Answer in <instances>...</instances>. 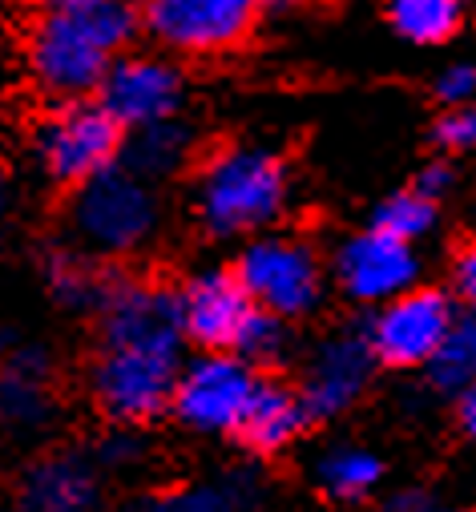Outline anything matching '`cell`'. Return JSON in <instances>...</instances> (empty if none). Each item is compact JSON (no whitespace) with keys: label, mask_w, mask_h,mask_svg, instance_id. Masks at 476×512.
Returning a JSON list of instances; mask_svg holds the SVG:
<instances>
[{"label":"cell","mask_w":476,"mask_h":512,"mask_svg":"<svg viewBox=\"0 0 476 512\" xmlns=\"http://www.w3.org/2000/svg\"><path fill=\"white\" fill-rule=\"evenodd\" d=\"M287 206V166L267 146H230L202 166L194 214L218 238L259 234Z\"/></svg>","instance_id":"3"},{"label":"cell","mask_w":476,"mask_h":512,"mask_svg":"<svg viewBox=\"0 0 476 512\" xmlns=\"http://www.w3.org/2000/svg\"><path fill=\"white\" fill-rule=\"evenodd\" d=\"M0 210H5V174H0Z\"/></svg>","instance_id":"32"},{"label":"cell","mask_w":476,"mask_h":512,"mask_svg":"<svg viewBox=\"0 0 476 512\" xmlns=\"http://www.w3.org/2000/svg\"><path fill=\"white\" fill-rule=\"evenodd\" d=\"M234 275L247 287L255 307H263L279 319L307 315L323 295V271H319L315 250L299 238H287V234L255 238L243 254H238Z\"/></svg>","instance_id":"6"},{"label":"cell","mask_w":476,"mask_h":512,"mask_svg":"<svg viewBox=\"0 0 476 512\" xmlns=\"http://www.w3.org/2000/svg\"><path fill=\"white\" fill-rule=\"evenodd\" d=\"M238 504L243 500H238L234 488H182V492L154 496L138 512H238Z\"/></svg>","instance_id":"24"},{"label":"cell","mask_w":476,"mask_h":512,"mask_svg":"<svg viewBox=\"0 0 476 512\" xmlns=\"http://www.w3.org/2000/svg\"><path fill=\"white\" fill-rule=\"evenodd\" d=\"M307 404L299 392L283 388L275 379H255V392L247 400V412L238 420V436H243L255 452H283L303 428H307Z\"/></svg>","instance_id":"14"},{"label":"cell","mask_w":476,"mask_h":512,"mask_svg":"<svg viewBox=\"0 0 476 512\" xmlns=\"http://www.w3.org/2000/svg\"><path fill=\"white\" fill-rule=\"evenodd\" d=\"M49 283H53V291L65 299V303H73V307H101V299H105V283L97 279V271H89L81 259H69V254H57V259L49 263Z\"/></svg>","instance_id":"23"},{"label":"cell","mask_w":476,"mask_h":512,"mask_svg":"<svg viewBox=\"0 0 476 512\" xmlns=\"http://www.w3.org/2000/svg\"><path fill=\"white\" fill-rule=\"evenodd\" d=\"M234 355L247 359L251 367L255 363H279L287 355V323L263 307H255V315L247 319L243 335H238L234 343Z\"/></svg>","instance_id":"22"},{"label":"cell","mask_w":476,"mask_h":512,"mask_svg":"<svg viewBox=\"0 0 476 512\" xmlns=\"http://www.w3.org/2000/svg\"><path fill=\"white\" fill-rule=\"evenodd\" d=\"M456 311L444 291H400L396 299L384 303V311L372 323V351L388 367H424L436 347L444 343Z\"/></svg>","instance_id":"10"},{"label":"cell","mask_w":476,"mask_h":512,"mask_svg":"<svg viewBox=\"0 0 476 512\" xmlns=\"http://www.w3.org/2000/svg\"><path fill=\"white\" fill-rule=\"evenodd\" d=\"M372 226L384 230V234H392V238H400V242H412V246H416V242H420L424 234H432V226H436V202L424 198L420 190L392 194L388 202H380Z\"/></svg>","instance_id":"21"},{"label":"cell","mask_w":476,"mask_h":512,"mask_svg":"<svg viewBox=\"0 0 476 512\" xmlns=\"http://www.w3.org/2000/svg\"><path fill=\"white\" fill-rule=\"evenodd\" d=\"M376 351L368 335H335L319 347V355L307 367L303 379V404L311 420H327L347 412L355 400L364 396L368 379H372Z\"/></svg>","instance_id":"13"},{"label":"cell","mask_w":476,"mask_h":512,"mask_svg":"<svg viewBox=\"0 0 476 512\" xmlns=\"http://www.w3.org/2000/svg\"><path fill=\"white\" fill-rule=\"evenodd\" d=\"M436 97L452 109V105H464L476 97V65H448L440 77H436Z\"/></svg>","instance_id":"26"},{"label":"cell","mask_w":476,"mask_h":512,"mask_svg":"<svg viewBox=\"0 0 476 512\" xmlns=\"http://www.w3.org/2000/svg\"><path fill=\"white\" fill-rule=\"evenodd\" d=\"M142 13L130 0H89V5H45L29 33V73L57 101L97 93L105 69L138 37Z\"/></svg>","instance_id":"2"},{"label":"cell","mask_w":476,"mask_h":512,"mask_svg":"<svg viewBox=\"0 0 476 512\" xmlns=\"http://www.w3.org/2000/svg\"><path fill=\"white\" fill-rule=\"evenodd\" d=\"M255 371L238 355H202L174 379V416L194 432H234L255 392Z\"/></svg>","instance_id":"7"},{"label":"cell","mask_w":476,"mask_h":512,"mask_svg":"<svg viewBox=\"0 0 476 512\" xmlns=\"http://www.w3.org/2000/svg\"><path fill=\"white\" fill-rule=\"evenodd\" d=\"M134 138L122 146V158H126V170L142 174V178H166L174 170H182V162L190 158L194 150V134L190 125L178 121V117H162V121H150L142 130H130Z\"/></svg>","instance_id":"16"},{"label":"cell","mask_w":476,"mask_h":512,"mask_svg":"<svg viewBox=\"0 0 476 512\" xmlns=\"http://www.w3.org/2000/svg\"><path fill=\"white\" fill-rule=\"evenodd\" d=\"M436 142H440L444 150H456V154L476 150V97L464 101V105H452V109L440 117Z\"/></svg>","instance_id":"25"},{"label":"cell","mask_w":476,"mask_h":512,"mask_svg":"<svg viewBox=\"0 0 476 512\" xmlns=\"http://www.w3.org/2000/svg\"><path fill=\"white\" fill-rule=\"evenodd\" d=\"M456 291L476 307V238L456 254Z\"/></svg>","instance_id":"27"},{"label":"cell","mask_w":476,"mask_h":512,"mask_svg":"<svg viewBox=\"0 0 476 512\" xmlns=\"http://www.w3.org/2000/svg\"><path fill=\"white\" fill-rule=\"evenodd\" d=\"M400 512H452V508H440V504H428L424 496H400L396 500Z\"/></svg>","instance_id":"30"},{"label":"cell","mask_w":476,"mask_h":512,"mask_svg":"<svg viewBox=\"0 0 476 512\" xmlns=\"http://www.w3.org/2000/svg\"><path fill=\"white\" fill-rule=\"evenodd\" d=\"M29 512H89L93 504V472L77 456L41 460L21 488Z\"/></svg>","instance_id":"15"},{"label":"cell","mask_w":476,"mask_h":512,"mask_svg":"<svg viewBox=\"0 0 476 512\" xmlns=\"http://www.w3.org/2000/svg\"><path fill=\"white\" fill-rule=\"evenodd\" d=\"M380 472H384V464L368 448H351V444L323 452V460L315 468L319 488L331 500H364L380 484Z\"/></svg>","instance_id":"19"},{"label":"cell","mask_w":476,"mask_h":512,"mask_svg":"<svg viewBox=\"0 0 476 512\" xmlns=\"http://www.w3.org/2000/svg\"><path fill=\"white\" fill-rule=\"evenodd\" d=\"M158 194L150 178L109 166L77 186L73 194V230L85 250L117 259V254L142 250L158 230Z\"/></svg>","instance_id":"4"},{"label":"cell","mask_w":476,"mask_h":512,"mask_svg":"<svg viewBox=\"0 0 476 512\" xmlns=\"http://www.w3.org/2000/svg\"><path fill=\"white\" fill-rule=\"evenodd\" d=\"M182 93H186L182 73L170 61L130 53V57H117L105 69V77L97 85V105L122 125V130H142L150 121L178 117Z\"/></svg>","instance_id":"9"},{"label":"cell","mask_w":476,"mask_h":512,"mask_svg":"<svg viewBox=\"0 0 476 512\" xmlns=\"http://www.w3.org/2000/svg\"><path fill=\"white\" fill-rule=\"evenodd\" d=\"M460 428L468 440H476V383H468L460 392Z\"/></svg>","instance_id":"29"},{"label":"cell","mask_w":476,"mask_h":512,"mask_svg":"<svg viewBox=\"0 0 476 512\" xmlns=\"http://www.w3.org/2000/svg\"><path fill=\"white\" fill-rule=\"evenodd\" d=\"M45 5H89V0H45Z\"/></svg>","instance_id":"31"},{"label":"cell","mask_w":476,"mask_h":512,"mask_svg":"<svg viewBox=\"0 0 476 512\" xmlns=\"http://www.w3.org/2000/svg\"><path fill=\"white\" fill-rule=\"evenodd\" d=\"M45 359L37 351L17 355L5 375H0V416L13 424H41L49 412V388H45Z\"/></svg>","instance_id":"17"},{"label":"cell","mask_w":476,"mask_h":512,"mask_svg":"<svg viewBox=\"0 0 476 512\" xmlns=\"http://www.w3.org/2000/svg\"><path fill=\"white\" fill-rule=\"evenodd\" d=\"M126 146V130L97 101H65L37 130V158L57 182L81 186L93 174L117 166Z\"/></svg>","instance_id":"5"},{"label":"cell","mask_w":476,"mask_h":512,"mask_svg":"<svg viewBox=\"0 0 476 512\" xmlns=\"http://www.w3.org/2000/svg\"><path fill=\"white\" fill-rule=\"evenodd\" d=\"M416 250L412 242H400L384 230H364L343 242V250L335 254V279L339 287L360 299V303H388L400 291H408L416 283Z\"/></svg>","instance_id":"11"},{"label":"cell","mask_w":476,"mask_h":512,"mask_svg":"<svg viewBox=\"0 0 476 512\" xmlns=\"http://www.w3.org/2000/svg\"><path fill=\"white\" fill-rule=\"evenodd\" d=\"M101 355L93 363V396L122 424L154 420L170 408L182 315L178 295L146 283H117L101 299Z\"/></svg>","instance_id":"1"},{"label":"cell","mask_w":476,"mask_h":512,"mask_svg":"<svg viewBox=\"0 0 476 512\" xmlns=\"http://www.w3.org/2000/svg\"><path fill=\"white\" fill-rule=\"evenodd\" d=\"M178 315L186 339L206 351H234L255 303L234 271H202L178 291Z\"/></svg>","instance_id":"12"},{"label":"cell","mask_w":476,"mask_h":512,"mask_svg":"<svg viewBox=\"0 0 476 512\" xmlns=\"http://www.w3.org/2000/svg\"><path fill=\"white\" fill-rule=\"evenodd\" d=\"M424 367L432 371V383L444 392H464L468 383H476V315L452 319L444 343Z\"/></svg>","instance_id":"20"},{"label":"cell","mask_w":476,"mask_h":512,"mask_svg":"<svg viewBox=\"0 0 476 512\" xmlns=\"http://www.w3.org/2000/svg\"><path fill=\"white\" fill-rule=\"evenodd\" d=\"M267 0H146V29L178 53H222L243 41Z\"/></svg>","instance_id":"8"},{"label":"cell","mask_w":476,"mask_h":512,"mask_svg":"<svg viewBox=\"0 0 476 512\" xmlns=\"http://www.w3.org/2000/svg\"><path fill=\"white\" fill-rule=\"evenodd\" d=\"M460 0H388L392 29L412 45H444L460 29Z\"/></svg>","instance_id":"18"},{"label":"cell","mask_w":476,"mask_h":512,"mask_svg":"<svg viewBox=\"0 0 476 512\" xmlns=\"http://www.w3.org/2000/svg\"><path fill=\"white\" fill-rule=\"evenodd\" d=\"M452 182H456V178H452V170H448V166H440V162H432V166H428V170L420 174V182H416V190H420L424 198H432V202H440V198H444V194L452 190Z\"/></svg>","instance_id":"28"},{"label":"cell","mask_w":476,"mask_h":512,"mask_svg":"<svg viewBox=\"0 0 476 512\" xmlns=\"http://www.w3.org/2000/svg\"><path fill=\"white\" fill-rule=\"evenodd\" d=\"M460 5H476V0H460Z\"/></svg>","instance_id":"33"}]
</instances>
